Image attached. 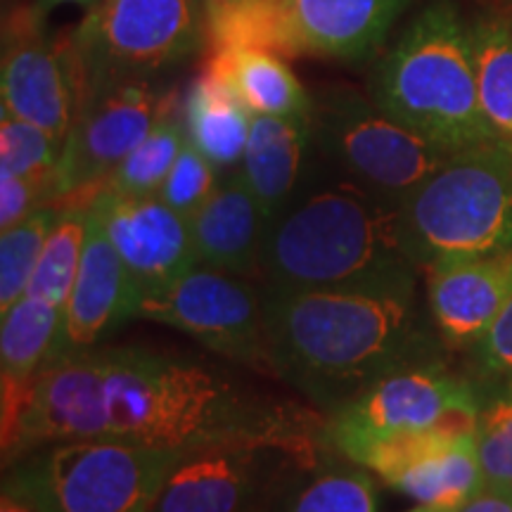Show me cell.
Returning <instances> with one entry per match:
<instances>
[{
  "label": "cell",
  "mask_w": 512,
  "mask_h": 512,
  "mask_svg": "<svg viewBox=\"0 0 512 512\" xmlns=\"http://www.w3.org/2000/svg\"><path fill=\"white\" fill-rule=\"evenodd\" d=\"M297 430L247 401L223 373L145 347H93L48 363L31 382L5 465L67 439H114L192 451L240 434Z\"/></svg>",
  "instance_id": "cell-1"
},
{
  "label": "cell",
  "mask_w": 512,
  "mask_h": 512,
  "mask_svg": "<svg viewBox=\"0 0 512 512\" xmlns=\"http://www.w3.org/2000/svg\"><path fill=\"white\" fill-rule=\"evenodd\" d=\"M264 330L271 373L332 413L425 354L413 292L268 287Z\"/></svg>",
  "instance_id": "cell-2"
},
{
  "label": "cell",
  "mask_w": 512,
  "mask_h": 512,
  "mask_svg": "<svg viewBox=\"0 0 512 512\" xmlns=\"http://www.w3.org/2000/svg\"><path fill=\"white\" fill-rule=\"evenodd\" d=\"M399 207L342 181L294 197L268 223L259 271L275 290L413 292Z\"/></svg>",
  "instance_id": "cell-3"
},
{
  "label": "cell",
  "mask_w": 512,
  "mask_h": 512,
  "mask_svg": "<svg viewBox=\"0 0 512 512\" xmlns=\"http://www.w3.org/2000/svg\"><path fill=\"white\" fill-rule=\"evenodd\" d=\"M370 98L448 152L498 140L479 98L470 27L448 0L427 5L377 64Z\"/></svg>",
  "instance_id": "cell-4"
},
{
  "label": "cell",
  "mask_w": 512,
  "mask_h": 512,
  "mask_svg": "<svg viewBox=\"0 0 512 512\" xmlns=\"http://www.w3.org/2000/svg\"><path fill=\"white\" fill-rule=\"evenodd\" d=\"M401 242L420 268L512 249V150L503 140L448 157L399 207Z\"/></svg>",
  "instance_id": "cell-5"
},
{
  "label": "cell",
  "mask_w": 512,
  "mask_h": 512,
  "mask_svg": "<svg viewBox=\"0 0 512 512\" xmlns=\"http://www.w3.org/2000/svg\"><path fill=\"white\" fill-rule=\"evenodd\" d=\"M181 456L128 441L67 439L19 458L5 484L43 512H145Z\"/></svg>",
  "instance_id": "cell-6"
},
{
  "label": "cell",
  "mask_w": 512,
  "mask_h": 512,
  "mask_svg": "<svg viewBox=\"0 0 512 512\" xmlns=\"http://www.w3.org/2000/svg\"><path fill=\"white\" fill-rule=\"evenodd\" d=\"M204 41V0H100L69 34L83 100L114 83L152 81Z\"/></svg>",
  "instance_id": "cell-7"
},
{
  "label": "cell",
  "mask_w": 512,
  "mask_h": 512,
  "mask_svg": "<svg viewBox=\"0 0 512 512\" xmlns=\"http://www.w3.org/2000/svg\"><path fill=\"white\" fill-rule=\"evenodd\" d=\"M313 143L349 183L396 207L456 155L354 88H328L313 98Z\"/></svg>",
  "instance_id": "cell-8"
},
{
  "label": "cell",
  "mask_w": 512,
  "mask_h": 512,
  "mask_svg": "<svg viewBox=\"0 0 512 512\" xmlns=\"http://www.w3.org/2000/svg\"><path fill=\"white\" fill-rule=\"evenodd\" d=\"M479 392L463 377L434 363L418 361L396 368L347 406L330 415L325 439L354 460L375 441L399 432L446 427L475 432Z\"/></svg>",
  "instance_id": "cell-9"
},
{
  "label": "cell",
  "mask_w": 512,
  "mask_h": 512,
  "mask_svg": "<svg viewBox=\"0 0 512 512\" xmlns=\"http://www.w3.org/2000/svg\"><path fill=\"white\" fill-rule=\"evenodd\" d=\"M178 98L152 81H124L83 100L57 164V204H91L114 169L147 138Z\"/></svg>",
  "instance_id": "cell-10"
},
{
  "label": "cell",
  "mask_w": 512,
  "mask_h": 512,
  "mask_svg": "<svg viewBox=\"0 0 512 512\" xmlns=\"http://www.w3.org/2000/svg\"><path fill=\"white\" fill-rule=\"evenodd\" d=\"M131 318L171 325L185 335L252 368H268L264 297L240 275L197 264L174 283L140 294Z\"/></svg>",
  "instance_id": "cell-11"
},
{
  "label": "cell",
  "mask_w": 512,
  "mask_h": 512,
  "mask_svg": "<svg viewBox=\"0 0 512 512\" xmlns=\"http://www.w3.org/2000/svg\"><path fill=\"white\" fill-rule=\"evenodd\" d=\"M38 5H15L3 19L0 95L3 110L29 121L64 145L81 110V76L72 43L46 36Z\"/></svg>",
  "instance_id": "cell-12"
},
{
  "label": "cell",
  "mask_w": 512,
  "mask_h": 512,
  "mask_svg": "<svg viewBox=\"0 0 512 512\" xmlns=\"http://www.w3.org/2000/svg\"><path fill=\"white\" fill-rule=\"evenodd\" d=\"M297 430L240 434L185 451L145 512H242L275 460L304 456Z\"/></svg>",
  "instance_id": "cell-13"
},
{
  "label": "cell",
  "mask_w": 512,
  "mask_h": 512,
  "mask_svg": "<svg viewBox=\"0 0 512 512\" xmlns=\"http://www.w3.org/2000/svg\"><path fill=\"white\" fill-rule=\"evenodd\" d=\"M91 211L124 261L136 299L174 283L200 264L190 221L159 195H119L102 188Z\"/></svg>",
  "instance_id": "cell-14"
},
{
  "label": "cell",
  "mask_w": 512,
  "mask_h": 512,
  "mask_svg": "<svg viewBox=\"0 0 512 512\" xmlns=\"http://www.w3.org/2000/svg\"><path fill=\"white\" fill-rule=\"evenodd\" d=\"M133 304H136V290H133L131 275L107 238L105 228L88 207L86 245H83L72 294L64 306L53 361L98 347L107 332L117 328L121 320L131 318Z\"/></svg>",
  "instance_id": "cell-15"
},
{
  "label": "cell",
  "mask_w": 512,
  "mask_h": 512,
  "mask_svg": "<svg viewBox=\"0 0 512 512\" xmlns=\"http://www.w3.org/2000/svg\"><path fill=\"white\" fill-rule=\"evenodd\" d=\"M430 313L453 347H475L512 299V249L430 268Z\"/></svg>",
  "instance_id": "cell-16"
},
{
  "label": "cell",
  "mask_w": 512,
  "mask_h": 512,
  "mask_svg": "<svg viewBox=\"0 0 512 512\" xmlns=\"http://www.w3.org/2000/svg\"><path fill=\"white\" fill-rule=\"evenodd\" d=\"M411 0H287L302 53L361 62L387 38Z\"/></svg>",
  "instance_id": "cell-17"
},
{
  "label": "cell",
  "mask_w": 512,
  "mask_h": 512,
  "mask_svg": "<svg viewBox=\"0 0 512 512\" xmlns=\"http://www.w3.org/2000/svg\"><path fill=\"white\" fill-rule=\"evenodd\" d=\"M268 219L240 169L221 178L219 188L190 219L192 247L202 266L235 275L259 268Z\"/></svg>",
  "instance_id": "cell-18"
},
{
  "label": "cell",
  "mask_w": 512,
  "mask_h": 512,
  "mask_svg": "<svg viewBox=\"0 0 512 512\" xmlns=\"http://www.w3.org/2000/svg\"><path fill=\"white\" fill-rule=\"evenodd\" d=\"M313 143L309 117H252L245 157L238 166L268 223L290 207Z\"/></svg>",
  "instance_id": "cell-19"
},
{
  "label": "cell",
  "mask_w": 512,
  "mask_h": 512,
  "mask_svg": "<svg viewBox=\"0 0 512 512\" xmlns=\"http://www.w3.org/2000/svg\"><path fill=\"white\" fill-rule=\"evenodd\" d=\"M204 69L233 91L254 117H309L313 98L285 57L256 48L216 50Z\"/></svg>",
  "instance_id": "cell-20"
},
{
  "label": "cell",
  "mask_w": 512,
  "mask_h": 512,
  "mask_svg": "<svg viewBox=\"0 0 512 512\" xmlns=\"http://www.w3.org/2000/svg\"><path fill=\"white\" fill-rule=\"evenodd\" d=\"M181 117L188 143L216 169L228 171L242 164L254 114L207 69H202L185 93Z\"/></svg>",
  "instance_id": "cell-21"
},
{
  "label": "cell",
  "mask_w": 512,
  "mask_h": 512,
  "mask_svg": "<svg viewBox=\"0 0 512 512\" xmlns=\"http://www.w3.org/2000/svg\"><path fill=\"white\" fill-rule=\"evenodd\" d=\"M204 12H207L204 46L209 53L256 48L285 60L304 55L294 36L287 0H240V3L204 8Z\"/></svg>",
  "instance_id": "cell-22"
},
{
  "label": "cell",
  "mask_w": 512,
  "mask_h": 512,
  "mask_svg": "<svg viewBox=\"0 0 512 512\" xmlns=\"http://www.w3.org/2000/svg\"><path fill=\"white\" fill-rule=\"evenodd\" d=\"M392 486L420 505L458 512L472 496L484 489L477 432L458 437L437 456L411 467Z\"/></svg>",
  "instance_id": "cell-23"
},
{
  "label": "cell",
  "mask_w": 512,
  "mask_h": 512,
  "mask_svg": "<svg viewBox=\"0 0 512 512\" xmlns=\"http://www.w3.org/2000/svg\"><path fill=\"white\" fill-rule=\"evenodd\" d=\"M64 309L48 299L24 294L3 313L0 373L5 380H31L53 361Z\"/></svg>",
  "instance_id": "cell-24"
},
{
  "label": "cell",
  "mask_w": 512,
  "mask_h": 512,
  "mask_svg": "<svg viewBox=\"0 0 512 512\" xmlns=\"http://www.w3.org/2000/svg\"><path fill=\"white\" fill-rule=\"evenodd\" d=\"M479 98L496 138L512 150V12H489L470 24Z\"/></svg>",
  "instance_id": "cell-25"
},
{
  "label": "cell",
  "mask_w": 512,
  "mask_h": 512,
  "mask_svg": "<svg viewBox=\"0 0 512 512\" xmlns=\"http://www.w3.org/2000/svg\"><path fill=\"white\" fill-rule=\"evenodd\" d=\"M88 207L91 204H62V214L43 245L27 294L48 299L60 309L67 306L86 245Z\"/></svg>",
  "instance_id": "cell-26"
},
{
  "label": "cell",
  "mask_w": 512,
  "mask_h": 512,
  "mask_svg": "<svg viewBox=\"0 0 512 512\" xmlns=\"http://www.w3.org/2000/svg\"><path fill=\"white\" fill-rule=\"evenodd\" d=\"M181 107L162 117L147 138L107 178L105 190L119 195H157L185 145Z\"/></svg>",
  "instance_id": "cell-27"
},
{
  "label": "cell",
  "mask_w": 512,
  "mask_h": 512,
  "mask_svg": "<svg viewBox=\"0 0 512 512\" xmlns=\"http://www.w3.org/2000/svg\"><path fill=\"white\" fill-rule=\"evenodd\" d=\"M60 214L62 204L50 202L22 223L0 233V316L29 292L43 245Z\"/></svg>",
  "instance_id": "cell-28"
},
{
  "label": "cell",
  "mask_w": 512,
  "mask_h": 512,
  "mask_svg": "<svg viewBox=\"0 0 512 512\" xmlns=\"http://www.w3.org/2000/svg\"><path fill=\"white\" fill-rule=\"evenodd\" d=\"M494 382L479 394L477 448L484 486L512 491V380Z\"/></svg>",
  "instance_id": "cell-29"
},
{
  "label": "cell",
  "mask_w": 512,
  "mask_h": 512,
  "mask_svg": "<svg viewBox=\"0 0 512 512\" xmlns=\"http://www.w3.org/2000/svg\"><path fill=\"white\" fill-rule=\"evenodd\" d=\"M60 157V140L50 136L43 128L12 117L10 112L3 110V114H0V171L38 178V181L55 185Z\"/></svg>",
  "instance_id": "cell-30"
},
{
  "label": "cell",
  "mask_w": 512,
  "mask_h": 512,
  "mask_svg": "<svg viewBox=\"0 0 512 512\" xmlns=\"http://www.w3.org/2000/svg\"><path fill=\"white\" fill-rule=\"evenodd\" d=\"M292 512H377V489L368 472H325L306 486Z\"/></svg>",
  "instance_id": "cell-31"
},
{
  "label": "cell",
  "mask_w": 512,
  "mask_h": 512,
  "mask_svg": "<svg viewBox=\"0 0 512 512\" xmlns=\"http://www.w3.org/2000/svg\"><path fill=\"white\" fill-rule=\"evenodd\" d=\"M219 183V169L195 145L185 140L181 155L176 157V162L171 166L169 176H166V181L162 183L157 195L171 209L190 221L200 211L202 204L209 200L211 192L219 188Z\"/></svg>",
  "instance_id": "cell-32"
},
{
  "label": "cell",
  "mask_w": 512,
  "mask_h": 512,
  "mask_svg": "<svg viewBox=\"0 0 512 512\" xmlns=\"http://www.w3.org/2000/svg\"><path fill=\"white\" fill-rule=\"evenodd\" d=\"M55 185L0 171V233L22 223L36 209L55 202Z\"/></svg>",
  "instance_id": "cell-33"
},
{
  "label": "cell",
  "mask_w": 512,
  "mask_h": 512,
  "mask_svg": "<svg viewBox=\"0 0 512 512\" xmlns=\"http://www.w3.org/2000/svg\"><path fill=\"white\" fill-rule=\"evenodd\" d=\"M475 361L486 380H512V299L475 344Z\"/></svg>",
  "instance_id": "cell-34"
},
{
  "label": "cell",
  "mask_w": 512,
  "mask_h": 512,
  "mask_svg": "<svg viewBox=\"0 0 512 512\" xmlns=\"http://www.w3.org/2000/svg\"><path fill=\"white\" fill-rule=\"evenodd\" d=\"M458 512H512V491L484 486Z\"/></svg>",
  "instance_id": "cell-35"
},
{
  "label": "cell",
  "mask_w": 512,
  "mask_h": 512,
  "mask_svg": "<svg viewBox=\"0 0 512 512\" xmlns=\"http://www.w3.org/2000/svg\"><path fill=\"white\" fill-rule=\"evenodd\" d=\"M0 512H43L38 505L17 491L15 486L3 484V496H0Z\"/></svg>",
  "instance_id": "cell-36"
},
{
  "label": "cell",
  "mask_w": 512,
  "mask_h": 512,
  "mask_svg": "<svg viewBox=\"0 0 512 512\" xmlns=\"http://www.w3.org/2000/svg\"><path fill=\"white\" fill-rule=\"evenodd\" d=\"M100 0H36L38 10L43 12V15H50L55 8H62V5H81V8H88L91 10L93 5H98Z\"/></svg>",
  "instance_id": "cell-37"
},
{
  "label": "cell",
  "mask_w": 512,
  "mask_h": 512,
  "mask_svg": "<svg viewBox=\"0 0 512 512\" xmlns=\"http://www.w3.org/2000/svg\"><path fill=\"white\" fill-rule=\"evenodd\" d=\"M226 3H240V0H204V8H214V5H226Z\"/></svg>",
  "instance_id": "cell-38"
},
{
  "label": "cell",
  "mask_w": 512,
  "mask_h": 512,
  "mask_svg": "<svg viewBox=\"0 0 512 512\" xmlns=\"http://www.w3.org/2000/svg\"><path fill=\"white\" fill-rule=\"evenodd\" d=\"M408 512H448V510L432 508V505H418V508H413V510H408Z\"/></svg>",
  "instance_id": "cell-39"
}]
</instances>
